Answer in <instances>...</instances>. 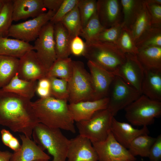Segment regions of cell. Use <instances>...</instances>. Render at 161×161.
<instances>
[{
    "label": "cell",
    "mask_w": 161,
    "mask_h": 161,
    "mask_svg": "<svg viewBox=\"0 0 161 161\" xmlns=\"http://www.w3.org/2000/svg\"><path fill=\"white\" fill-rule=\"evenodd\" d=\"M31 100L0 89V125L31 138L39 121Z\"/></svg>",
    "instance_id": "1"
},
{
    "label": "cell",
    "mask_w": 161,
    "mask_h": 161,
    "mask_svg": "<svg viewBox=\"0 0 161 161\" xmlns=\"http://www.w3.org/2000/svg\"><path fill=\"white\" fill-rule=\"evenodd\" d=\"M67 101L50 96L32 101L31 105L39 123L50 128L75 133L74 121Z\"/></svg>",
    "instance_id": "2"
},
{
    "label": "cell",
    "mask_w": 161,
    "mask_h": 161,
    "mask_svg": "<svg viewBox=\"0 0 161 161\" xmlns=\"http://www.w3.org/2000/svg\"><path fill=\"white\" fill-rule=\"evenodd\" d=\"M86 45L83 55L88 61L116 73L126 59V54L115 44L93 40Z\"/></svg>",
    "instance_id": "3"
},
{
    "label": "cell",
    "mask_w": 161,
    "mask_h": 161,
    "mask_svg": "<svg viewBox=\"0 0 161 161\" xmlns=\"http://www.w3.org/2000/svg\"><path fill=\"white\" fill-rule=\"evenodd\" d=\"M32 136L35 143L52 156V161H66L69 140L61 129L39 123L34 128Z\"/></svg>",
    "instance_id": "4"
},
{
    "label": "cell",
    "mask_w": 161,
    "mask_h": 161,
    "mask_svg": "<svg viewBox=\"0 0 161 161\" xmlns=\"http://www.w3.org/2000/svg\"><path fill=\"white\" fill-rule=\"evenodd\" d=\"M72 77L68 82L69 103L93 100L94 90L91 76L83 63L72 60Z\"/></svg>",
    "instance_id": "5"
},
{
    "label": "cell",
    "mask_w": 161,
    "mask_h": 161,
    "mask_svg": "<svg viewBox=\"0 0 161 161\" xmlns=\"http://www.w3.org/2000/svg\"><path fill=\"white\" fill-rule=\"evenodd\" d=\"M125 117L132 124L147 126L161 114V101L152 100L142 95L124 109Z\"/></svg>",
    "instance_id": "6"
},
{
    "label": "cell",
    "mask_w": 161,
    "mask_h": 161,
    "mask_svg": "<svg viewBox=\"0 0 161 161\" xmlns=\"http://www.w3.org/2000/svg\"><path fill=\"white\" fill-rule=\"evenodd\" d=\"M113 117L108 109L96 112L89 119L76 122L79 135L88 138L92 143L105 140L111 132Z\"/></svg>",
    "instance_id": "7"
},
{
    "label": "cell",
    "mask_w": 161,
    "mask_h": 161,
    "mask_svg": "<svg viewBox=\"0 0 161 161\" xmlns=\"http://www.w3.org/2000/svg\"><path fill=\"white\" fill-rule=\"evenodd\" d=\"M141 95V92L116 75L109 90L107 109L114 116Z\"/></svg>",
    "instance_id": "8"
},
{
    "label": "cell",
    "mask_w": 161,
    "mask_h": 161,
    "mask_svg": "<svg viewBox=\"0 0 161 161\" xmlns=\"http://www.w3.org/2000/svg\"><path fill=\"white\" fill-rule=\"evenodd\" d=\"M55 13L48 10L32 19L12 24L7 37L10 36L25 42L35 41L43 27L49 21Z\"/></svg>",
    "instance_id": "9"
},
{
    "label": "cell",
    "mask_w": 161,
    "mask_h": 161,
    "mask_svg": "<svg viewBox=\"0 0 161 161\" xmlns=\"http://www.w3.org/2000/svg\"><path fill=\"white\" fill-rule=\"evenodd\" d=\"M54 25L50 21L45 24L33 46L38 58L48 71L57 59L53 37Z\"/></svg>",
    "instance_id": "10"
},
{
    "label": "cell",
    "mask_w": 161,
    "mask_h": 161,
    "mask_svg": "<svg viewBox=\"0 0 161 161\" xmlns=\"http://www.w3.org/2000/svg\"><path fill=\"white\" fill-rule=\"evenodd\" d=\"M97 154L98 161H112L118 160H136L128 149L114 138L111 131L105 140L92 143Z\"/></svg>",
    "instance_id": "11"
},
{
    "label": "cell",
    "mask_w": 161,
    "mask_h": 161,
    "mask_svg": "<svg viewBox=\"0 0 161 161\" xmlns=\"http://www.w3.org/2000/svg\"><path fill=\"white\" fill-rule=\"evenodd\" d=\"M48 72L33 50L29 51L19 59L17 74L20 78L28 81H38L47 77Z\"/></svg>",
    "instance_id": "12"
},
{
    "label": "cell",
    "mask_w": 161,
    "mask_h": 161,
    "mask_svg": "<svg viewBox=\"0 0 161 161\" xmlns=\"http://www.w3.org/2000/svg\"><path fill=\"white\" fill-rule=\"evenodd\" d=\"M144 70L136 55L126 54L125 60L117 70L116 75L141 93Z\"/></svg>",
    "instance_id": "13"
},
{
    "label": "cell",
    "mask_w": 161,
    "mask_h": 161,
    "mask_svg": "<svg viewBox=\"0 0 161 161\" xmlns=\"http://www.w3.org/2000/svg\"><path fill=\"white\" fill-rule=\"evenodd\" d=\"M94 90L93 100L108 97L111 85L116 75L96 64L88 61Z\"/></svg>",
    "instance_id": "14"
},
{
    "label": "cell",
    "mask_w": 161,
    "mask_h": 161,
    "mask_svg": "<svg viewBox=\"0 0 161 161\" xmlns=\"http://www.w3.org/2000/svg\"><path fill=\"white\" fill-rule=\"evenodd\" d=\"M67 159V161H98L91 141L79 134L69 140Z\"/></svg>",
    "instance_id": "15"
},
{
    "label": "cell",
    "mask_w": 161,
    "mask_h": 161,
    "mask_svg": "<svg viewBox=\"0 0 161 161\" xmlns=\"http://www.w3.org/2000/svg\"><path fill=\"white\" fill-rule=\"evenodd\" d=\"M97 13L100 23L105 28L122 22L123 13L120 0H97Z\"/></svg>",
    "instance_id": "16"
},
{
    "label": "cell",
    "mask_w": 161,
    "mask_h": 161,
    "mask_svg": "<svg viewBox=\"0 0 161 161\" xmlns=\"http://www.w3.org/2000/svg\"><path fill=\"white\" fill-rule=\"evenodd\" d=\"M19 136L21 145L12 154L10 161H35L50 159V157L31 138L23 134H19Z\"/></svg>",
    "instance_id": "17"
},
{
    "label": "cell",
    "mask_w": 161,
    "mask_h": 161,
    "mask_svg": "<svg viewBox=\"0 0 161 161\" xmlns=\"http://www.w3.org/2000/svg\"><path fill=\"white\" fill-rule=\"evenodd\" d=\"M108 97L94 100L71 103L68 107L74 121L76 122L89 119L96 112L107 109Z\"/></svg>",
    "instance_id": "18"
},
{
    "label": "cell",
    "mask_w": 161,
    "mask_h": 161,
    "mask_svg": "<svg viewBox=\"0 0 161 161\" xmlns=\"http://www.w3.org/2000/svg\"><path fill=\"white\" fill-rule=\"evenodd\" d=\"M111 130L115 140L127 149L136 137L142 134H148L149 133L147 126H143L141 129H136L129 123L117 121L114 117L112 120Z\"/></svg>",
    "instance_id": "19"
},
{
    "label": "cell",
    "mask_w": 161,
    "mask_h": 161,
    "mask_svg": "<svg viewBox=\"0 0 161 161\" xmlns=\"http://www.w3.org/2000/svg\"><path fill=\"white\" fill-rule=\"evenodd\" d=\"M13 21L34 18L44 13L46 8L43 0H13Z\"/></svg>",
    "instance_id": "20"
},
{
    "label": "cell",
    "mask_w": 161,
    "mask_h": 161,
    "mask_svg": "<svg viewBox=\"0 0 161 161\" xmlns=\"http://www.w3.org/2000/svg\"><path fill=\"white\" fill-rule=\"evenodd\" d=\"M141 93L149 99L161 101V70H144Z\"/></svg>",
    "instance_id": "21"
},
{
    "label": "cell",
    "mask_w": 161,
    "mask_h": 161,
    "mask_svg": "<svg viewBox=\"0 0 161 161\" xmlns=\"http://www.w3.org/2000/svg\"><path fill=\"white\" fill-rule=\"evenodd\" d=\"M33 50L30 43L15 38L0 37V55L19 59L30 50Z\"/></svg>",
    "instance_id": "22"
},
{
    "label": "cell",
    "mask_w": 161,
    "mask_h": 161,
    "mask_svg": "<svg viewBox=\"0 0 161 161\" xmlns=\"http://www.w3.org/2000/svg\"><path fill=\"white\" fill-rule=\"evenodd\" d=\"M53 37L57 59L68 58L71 54L70 44L72 39L61 22L54 24Z\"/></svg>",
    "instance_id": "23"
},
{
    "label": "cell",
    "mask_w": 161,
    "mask_h": 161,
    "mask_svg": "<svg viewBox=\"0 0 161 161\" xmlns=\"http://www.w3.org/2000/svg\"><path fill=\"white\" fill-rule=\"evenodd\" d=\"M38 81H28L19 78L17 73L3 90L31 100L35 95Z\"/></svg>",
    "instance_id": "24"
},
{
    "label": "cell",
    "mask_w": 161,
    "mask_h": 161,
    "mask_svg": "<svg viewBox=\"0 0 161 161\" xmlns=\"http://www.w3.org/2000/svg\"><path fill=\"white\" fill-rule=\"evenodd\" d=\"M137 58L144 69L161 70V47L138 49Z\"/></svg>",
    "instance_id": "25"
},
{
    "label": "cell",
    "mask_w": 161,
    "mask_h": 161,
    "mask_svg": "<svg viewBox=\"0 0 161 161\" xmlns=\"http://www.w3.org/2000/svg\"><path fill=\"white\" fill-rule=\"evenodd\" d=\"M123 26L130 29L142 11L144 0H120Z\"/></svg>",
    "instance_id": "26"
},
{
    "label": "cell",
    "mask_w": 161,
    "mask_h": 161,
    "mask_svg": "<svg viewBox=\"0 0 161 161\" xmlns=\"http://www.w3.org/2000/svg\"><path fill=\"white\" fill-rule=\"evenodd\" d=\"M19 59L0 55V89L6 86L17 73Z\"/></svg>",
    "instance_id": "27"
},
{
    "label": "cell",
    "mask_w": 161,
    "mask_h": 161,
    "mask_svg": "<svg viewBox=\"0 0 161 161\" xmlns=\"http://www.w3.org/2000/svg\"><path fill=\"white\" fill-rule=\"evenodd\" d=\"M156 138L142 134L135 138L131 143L128 150L133 156L148 157L150 150Z\"/></svg>",
    "instance_id": "28"
},
{
    "label": "cell",
    "mask_w": 161,
    "mask_h": 161,
    "mask_svg": "<svg viewBox=\"0 0 161 161\" xmlns=\"http://www.w3.org/2000/svg\"><path fill=\"white\" fill-rule=\"evenodd\" d=\"M72 72V60L70 58H57L49 69L47 77H55L68 82Z\"/></svg>",
    "instance_id": "29"
},
{
    "label": "cell",
    "mask_w": 161,
    "mask_h": 161,
    "mask_svg": "<svg viewBox=\"0 0 161 161\" xmlns=\"http://www.w3.org/2000/svg\"><path fill=\"white\" fill-rule=\"evenodd\" d=\"M60 22L67 31L72 39L79 36L82 27L77 5Z\"/></svg>",
    "instance_id": "30"
},
{
    "label": "cell",
    "mask_w": 161,
    "mask_h": 161,
    "mask_svg": "<svg viewBox=\"0 0 161 161\" xmlns=\"http://www.w3.org/2000/svg\"><path fill=\"white\" fill-rule=\"evenodd\" d=\"M138 49L153 47H161V27H151L136 42Z\"/></svg>",
    "instance_id": "31"
},
{
    "label": "cell",
    "mask_w": 161,
    "mask_h": 161,
    "mask_svg": "<svg viewBox=\"0 0 161 161\" xmlns=\"http://www.w3.org/2000/svg\"><path fill=\"white\" fill-rule=\"evenodd\" d=\"M151 26L150 16L144 3L142 11L130 29L135 44L141 36Z\"/></svg>",
    "instance_id": "32"
},
{
    "label": "cell",
    "mask_w": 161,
    "mask_h": 161,
    "mask_svg": "<svg viewBox=\"0 0 161 161\" xmlns=\"http://www.w3.org/2000/svg\"><path fill=\"white\" fill-rule=\"evenodd\" d=\"M117 45L125 54H130L136 55L138 52V49L130 30L123 26Z\"/></svg>",
    "instance_id": "33"
},
{
    "label": "cell",
    "mask_w": 161,
    "mask_h": 161,
    "mask_svg": "<svg viewBox=\"0 0 161 161\" xmlns=\"http://www.w3.org/2000/svg\"><path fill=\"white\" fill-rule=\"evenodd\" d=\"M13 21L12 0H4L0 12V37H7Z\"/></svg>",
    "instance_id": "34"
},
{
    "label": "cell",
    "mask_w": 161,
    "mask_h": 161,
    "mask_svg": "<svg viewBox=\"0 0 161 161\" xmlns=\"http://www.w3.org/2000/svg\"><path fill=\"white\" fill-rule=\"evenodd\" d=\"M104 29L99 20L96 12L82 29L79 36L85 39V43H88L93 40Z\"/></svg>",
    "instance_id": "35"
},
{
    "label": "cell",
    "mask_w": 161,
    "mask_h": 161,
    "mask_svg": "<svg viewBox=\"0 0 161 161\" xmlns=\"http://www.w3.org/2000/svg\"><path fill=\"white\" fill-rule=\"evenodd\" d=\"M47 77L50 83L51 96L57 99L68 100L69 92L67 81L55 77Z\"/></svg>",
    "instance_id": "36"
},
{
    "label": "cell",
    "mask_w": 161,
    "mask_h": 161,
    "mask_svg": "<svg viewBox=\"0 0 161 161\" xmlns=\"http://www.w3.org/2000/svg\"><path fill=\"white\" fill-rule=\"evenodd\" d=\"M82 29L97 12V1L79 0L77 4Z\"/></svg>",
    "instance_id": "37"
},
{
    "label": "cell",
    "mask_w": 161,
    "mask_h": 161,
    "mask_svg": "<svg viewBox=\"0 0 161 161\" xmlns=\"http://www.w3.org/2000/svg\"><path fill=\"white\" fill-rule=\"evenodd\" d=\"M123 25L122 22L104 29L94 40L117 45Z\"/></svg>",
    "instance_id": "38"
},
{
    "label": "cell",
    "mask_w": 161,
    "mask_h": 161,
    "mask_svg": "<svg viewBox=\"0 0 161 161\" xmlns=\"http://www.w3.org/2000/svg\"><path fill=\"white\" fill-rule=\"evenodd\" d=\"M78 1L79 0H63L50 21L54 24L60 22L77 6Z\"/></svg>",
    "instance_id": "39"
},
{
    "label": "cell",
    "mask_w": 161,
    "mask_h": 161,
    "mask_svg": "<svg viewBox=\"0 0 161 161\" xmlns=\"http://www.w3.org/2000/svg\"><path fill=\"white\" fill-rule=\"evenodd\" d=\"M144 3L150 16L151 26L161 27V4Z\"/></svg>",
    "instance_id": "40"
},
{
    "label": "cell",
    "mask_w": 161,
    "mask_h": 161,
    "mask_svg": "<svg viewBox=\"0 0 161 161\" xmlns=\"http://www.w3.org/2000/svg\"><path fill=\"white\" fill-rule=\"evenodd\" d=\"M86 47L85 43L79 36H77L71 41L70 44L71 53L76 56L83 55Z\"/></svg>",
    "instance_id": "41"
},
{
    "label": "cell",
    "mask_w": 161,
    "mask_h": 161,
    "mask_svg": "<svg viewBox=\"0 0 161 161\" xmlns=\"http://www.w3.org/2000/svg\"><path fill=\"white\" fill-rule=\"evenodd\" d=\"M150 161H160L161 159V135L156 137L149 154Z\"/></svg>",
    "instance_id": "42"
},
{
    "label": "cell",
    "mask_w": 161,
    "mask_h": 161,
    "mask_svg": "<svg viewBox=\"0 0 161 161\" xmlns=\"http://www.w3.org/2000/svg\"><path fill=\"white\" fill-rule=\"evenodd\" d=\"M63 0H43L44 7L55 13L57 11Z\"/></svg>",
    "instance_id": "43"
},
{
    "label": "cell",
    "mask_w": 161,
    "mask_h": 161,
    "mask_svg": "<svg viewBox=\"0 0 161 161\" xmlns=\"http://www.w3.org/2000/svg\"><path fill=\"white\" fill-rule=\"evenodd\" d=\"M1 133L3 143L4 145L7 146L9 143L14 136L8 130L4 129L1 130Z\"/></svg>",
    "instance_id": "44"
},
{
    "label": "cell",
    "mask_w": 161,
    "mask_h": 161,
    "mask_svg": "<svg viewBox=\"0 0 161 161\" xmlns=\"http://www.w3.org/2000/svg\"><path fill=\"white\" fill-rule=\"evenodd\" d=\"M36 92L40 98H44L51 96L50 90L37 86Z\"/></svg>",
    "instance_id": "45"
},
{
    "label": "cell",
    "mask_w": 161,
    "mask_h": 161,
    "mask_svg": "<svg viewBox=\"0 0 161 161\" xmlns=\"http://www.w3.org/2000/svg\"><path fill=\"white\" fill-rule=\"evenodd\" d=\"M37 86L50 89V83L48 78L47 77H45L38 80Z\"/></svg>",
    "instance_id": "46"
},
{
    "label": "cell",
    "mask_w": 161,
    "mask_h": 161,
    "mask_svg": "<svg viewBox=\"0 0 161 161\" xmlns=\"http://www.w3.org/2000/svg\"><path fill=\"white\" fill-rule=\"evenodd\" d=\"M20 146L18 140L14 136L9 143L7 146L15 151L18 150Z\"/></svg>",
    "instance_id": "47"
},
{
    "label": "cell",
    "mask_w": 161,
    "mask_h": 161,
    "mask_svg": "<svg viewBox=\"0 0 161 161\" xmlns=\"http://www.w3.org/2000/svg\"><path fill=\"white\" fill-rule=\"evenodd\" d=\"M12 154L7 151H0V161H10Z\"/></svg>",
    "instance_id": "48"
},
{
    "label": "cell",
    "mask_w": 161,
    "mask_h": 161,
    "mask_svg": "<svg viewBox=\"0 0 161 161\" xmlns=\"http://www.w3.org/2000/svg\"><path fill=\"white\" fill-rule=\"evenodd\" d=\"M145 3L161 4V0H144Z\"/></svg>",
    "instance_id": "49"
},
{
    "label": "cell",
    "mask_w": 161,
    "mask_h": 161,
    "mask_svg": "<svg viewBox=\"0 0 161 161\" xmlns=\"http://www.w3.org/2000/svg\"><path fill=\"white\" fill-rule=\"evenodd\" d=\"M4 2V0H0V12L3 7Z\"/></svg>",
    "instance_id": "50"
},
{
    "label": "cell",
    "mask_w": 161,
    "mask_h": 161,
    "mask_svg": "<svg viewBox=\"0 0 161 161\" xmlns=\"http://www.w3.org/2000/svg\"><path fill=\"white\" fill-rule=\"evenodd\" d=\"M112 161H131L129 160H114Z\"/></svg>",
    "instance_id": "51"
},
{
    "label": "cell",
    "mask_w": 161,
    "mask_h": 161,
    "mask_svg": "<svg viewBox=\"0 0 161 161\" xmlns=\"http://www.w3.org/2000/svg\"><path fill=\"white\" fill-rule=\"evenodd\" d=\"M35 161H49V160H36Z\"/></svg>",
    "instance_id": "52"
}]
</instances>
